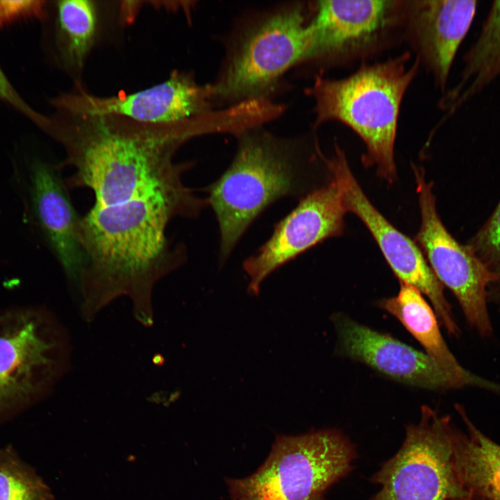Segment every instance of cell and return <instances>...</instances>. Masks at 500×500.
<instances>
[{
	"instance_id": "1",
	"label": "cell",
	"mask_w": 500,
	"mask_h": 500,
	"mask_svg": "<svg viewBox=\"0 0 500 500\" xmlns=\"http://www.w3.org/2000/svg\"><path fill=\"white\" fill-rule=\"evenodd\" d=\"M209 116L170 124L136 122L116 115L58 110L44 132L59 142L66 156L56 168L72 166L67 188H88L95 206L163 195L186 199L194 192L182 181L190 162L174 160L187 141L212 133Z\"/></svg>"
},
{
	"instance_id": "2",
	"label": "cell",
	"mask_w": 500,
	"mask_h": 500,
	"mask_svg": "<svg viewBox=\"0 0 500 500\" xmlns=\"http://www.w3.org/2000/svg\"><path fill=\"white\" fill-rule=\"evenodd\" d=\"M189 216L181 201L162 195L93 205L80 222L84 260L78 282L85 296L148 301L156 282L185 261L183 245L172 244L166 230L173 218Z\"/></svg>"
},
{
	"instance_id": "3",
	"label": "cell",
	"mask_w": 500,
	"mask_h": 500,
	"mask_svg": "<svg viewBox=\"0 0 500 500\" xmlns=\"http://www.w3.org/2000/svg\"><path fill=\"white\" fill-rule=\"evenodd\" d=\"M410 58L405 52L339 79L317 75L306 90L315 103L314 128L330 121L349 126L366 146L364 165H375L389 183L397 177L394 149L401 103L420 63L417 57L410 64Z\"/></svg>"
},
{
	"instance_id": "4",
	"label": "cell",
	"mask_w": 500,
	"mask_h": 500,
	"mask_svg": "<svg viewBox=\"0 0 500 500\" xmlns=\"http://www.w3.org/2000/svg\"><path fill=\"white\" fill-rule=\"evenodd\" d=\"M233 160L209 190L224 262L253 221L276 200L302 192L301 144L252 127L237 135Z\"/></svg>"
},
{
	"instance_id": "5",
	"label": "cell",
	"mask_w": 500,
	"mask_h": 500,
	"mask_svg": "<svg viewBox=\"0 0 500 500\" xmlns=\"http://www.w3.org/2000/svg\"><path fill=\"white\" fill-rule=\"evenodd\" d=\"M306 6H276L244 18L227 43L212 84L216 103L272 100L285 72L305 62L311 44Z\"/></svg>"
},
{
	"instance_id": "6",
	"label": "cell",
	"mask_w": 500,
	"mask_h": 500,
	"mask_svg": "<svg viewBox=\"0 0 500 500\" xmlns=\"http://www.w3.org/2000/svg\"><path fill=\"white\" fill-rule=\"evenodd\" d=\"M356 457L353 444L335 429L276 435L262 465L243 478H226L230 500H325Z\"/></svg>"
},
{
	"instance_id": "7",
	"label": "cell",
	"mask_w": 500,
	"mask_h": 500,
	"mask_svg": "<svg viewBox=\"0 0 500 500\" xmlns=\"http://www.w3.org/2000/svg\"><path fill=\"white\" fill-rule=\"evenodd\" d=\"M66 353L65 334L47 310H0V425L49 393L65 367Z\"/></svg>"
},
{
	"instance_id": "8",
	"label": "cell",
	"mask_w": 500,
	"mask_h": 500,
	"mask_svg": "<svg viewBox=\"0 0 500 500\" xmlns=\"http://www.w3.org/2000/svg\"><path fill=\"white\" fill-rule=\"evenodd\" d=\"M449 417L428 406L417 424L406 427L399 451L373 475L381 488L370 500H453L467 492L454 472Z\"/></svg>"
},
{
	"instance_id": "9",
	"label": "cell",
	"mask_w": 500,
	"mask_h": 500,
	"mask_svg": "<svg viewBox=\"0 0 500 500\" xmlns=\"http://www.w3.org/2000/svg\"><path fill=\"white\" fill-rule=\"evenodd\" d=\"M417 183L421 226L415 242L440 282L458 300L468 324L483 338L493 333L488 309V288L496 276L466 243L447 230L436 208L433 183L422 167L412 165Z\"/></svg>"
},
{
	"instance_id": "10",
	"label": "cell",
	"mask_w": 500,
	"mask_h": 500,
	"mask_svg": "<svg viewBox=\"0 0 500 500\" xmlns=\"http://www.w3.org/2000/svg\"><path fill=\"white\" fill-rule=\"evenodd\" d=\"M322 156V160L341 191L347 212L355 214L365 225L400 283L409 285L426 295L448 333L458 336L460 330L444 296V286L416 242L394 227L370 202L338 144L335 145L332 157Z\"/></svg>"
},
{
	"instance_id": "11",
	"label": "cell",
	"mask_w": 500,
	"mask_h": 500,
	"mask_svg": "<svg viewBox=\"0 0 500 500\" xmlns=\"http://www.w3.org/2000/svg\"><path fill=\"white\" fill-rule=\"evenodd\" d=\"M57 110L116 115L136 122L170 124L207 115L216 104L212 84L198 83L192 74L174 71L165 81L128 94L98 97L81 84L52 101Z\"/></svg>"
},
{
	"instance_id": "12",
	"label": "cell",
	"mask_w": 500,
	"mask_h": 500,
	"mask_svg": "<svg viewBox=\"0 0 500 500\" xmlns=\"http://www.w3.org/2000/svg\"><path fill=\"white\" fill-rule=\"evenodd\" d=\"M346 212L333 179L306 194L256 254L244 261L250 278L248 293L258 296L262 281L277 268L324 240L342 235Z\"/></svg>"
},
{
	"instance_id": "13",
	"label": "cell",
	"mask_w": 500,
	"mask_h": 500,
	"mask_svg": "<svg viewBox=\"0 0 500 500\" xmlns=\"http://www.w3.org/2000/svg\"><path fill=\"white\" fill-rule=\"evenodd\" d=\"M403 1H317L308 21L311 44L306 62H328L376 44L397 21Z\"/></svg>"
},
{
	"instance_id": "14",
	"label": "cell",
	"mask_w": 500,
	"mask_h": 500,
	"mask_svg": "<svg viewBox=\"0 0 500 500\" xmlns=\"http://www.w3.org/2000/svg\"><path fill=\"white\" fill-rule=\"evenodd\" d=\"M341 354L401 383L429 390L457 389L471 384L444 369L426 353L359 324L333 317Z\"/></svg>"
},
{
	"instance_id": "15",
	"label": "cell",
	"mask_w": 500,
	"mask_h": 500,
	"mask_svg": "<svg viewBox=\"0 0 500 500\" xmlns=\"http://www.w3.org/2000/svg\"><path fill=\"white\" fill-rule=\"evenodd\" d=\"M408 31L435 83L444 93L458 49L473 24L475 0L406 2Z\"/></svg>"
},
{
	"instance_id": "16",
	"label": "cell",
	"mask_w": 500,
	"mask_h": 500,
	"mask_svg": "<svg viewBox=\"0 0 500 500\" xmlns=\"http://www.w3.org/2000/svg\"><path fill=\"white\" fill-rule=\"evenodd\" d=\"M57 170L41 160L33 162L31 201L41 229L65 272L69 278L78 281L84 260L79 235L81 217Z\"/></svg>"
},
{
	"instance_id": "17",
	"label": "cell",
	"mask_w": 500,
	"mask_h": 500,
	"mask_svg": "<svg viewBox=\"0 0 500 500\" xmlns=\"http://www.w3.org/2000/svg\"><path fill=\"white\" fill-rule=\"evenodd\" d=\"M400 283L397 295L382 299L378 306L398 319L442 368L467 381L472 387L500 394V384L478 376L459 364L442 336L436 313L422 293Z\"/></svg>"
},
{
	"instance_id": "18",
	"label": "cell",
	"mask_w": 500,
	"mask_h": 500,
	"mask_svg": "<svg viewBox=\"0 0 500 500\" xmlns=\"http://www.w3.org/2000/svg\"><path fill=\"white\" fill-rule=\"evenodd\" d=\"M500 76V0L494 1L481 31L463 57L456 84L439 103L447 111L441 124L482 93Z\"/></svg>"
},
{
	"instance_id": "19",
	"label": "cell",
	"mask_w": 500,
	"mask_h": 500,
	"mask_svg": "<svg viewBox=\"0 0 500 500\" xmlns=\"http://www.w3.org/2000/svg\"><path fill=\"white\" fill-rule=\"evenodd\" d=\"M456 408L468 431L467 434L455 428L452 431L456 478L473 500H500V446L477 429L462 406Z\"/></svg>"
},
{
	"instance_id": "20",
	"label": "cell",
	"mask_w": 500,
	"mask_h": 500,
	"mask_svg": "<svg viewBox=\"0 0 500 500\" xmlns=\"http://www.w3.org/2000/svg\"><path fill=\"white\" fill-rule=\"evenodd\" d=\"M55 7L60 59L76 84H81L85 63L100 33L101 6L94 1L64 0Z\"/></svg>"
},
{
	"instance_id": "21",
	"label": "cell",
	"mask_w": 500,
	"mask_h": 500,
	"mask_svg": "<svg viewBox=\"0 0 500 500\" xmlns=\"http://www.w3.org/2000/svg\"><path fill=\"white\" fill-rule=\"evenodd\" d=\"M0 500H53L50 488L12 445L0 448Z\"/></svg>"
},
{
	"instance_id": "22",
	"label": "cell",
	"mask_w": 500,
	"mask_h": 500,
	"mask_svg": "<svg viewBox=\"0 0 500 500\" xmlns=\"http://www.w3.org/2000/svg\"><path fill=\"white\" fill-rule=\"evenodd\" d=\"M465 243L496 276L488 288V303L494 305L500 314V200Z\"/></svg>"
},
{
	"instance_id": "23",
	"label": "cell",
	"mask_w": 500,
	"mask_h": 500,
	"mask_svg": "<svg viewBox=\"0 0 500 500\" xmlns=\"http://www.w3.org/2000/svg\"><path fill=\"white\" fill-rule=\"evenodd\" d=\"M45 3L44 1H0V28L22 17L43 16Z\"/></svg>"
},
{
	"instance_id": "24",
	"label": "cell",
	"mask_w": 500,
	"mask_h": 500,
	"mask_svg": "<svg viewBox=\"0 0 500 500\" xmlns=\"http://www.w3.org/2000/svg\"><path fill=\"white\" fill-rule=\"evenodd\" d=\"M0 99L6 101L22 111L38 126L42 120L43 115L29 107L15 91L0 67Z\"/></svg>"
},
{
	"instance_id": "25",
	"label": "cell",
	"mask_w": 500,
	"mask_h": 500,
	"mask_svg": "<svg viewBox=\"0 0 500 500\" xmlns=\"http://www.w3.org/2000/svg\"><path fill=\"white\" fill-rule=\"evenodd\" d=\"M453 500H473V499L469 493H467L466 494H465L460 497L456 498Z\"/></svg>"
}]
</instances>
